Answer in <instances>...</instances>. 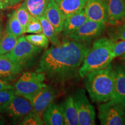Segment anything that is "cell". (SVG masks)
<instances>
[{"label": "cell", "mask_w": 125, "mask_h": 125, "mask_svg": "<svg viewBox=\"0 0 125 125\" xmlns=\"http://www.w3.org/2000/svg\"><path fill=\"white\" fill-rule=\"evenodd\" d=\"M64 38L60 46L53 45L43 53L37 69L54 85H64L79 79V69L91 48L90 43Z\"/></svg>", "instance_id": "6da1fadb"}, {"label": "cell", "mask_w": 125, "mask_h": 125, "mask_svg": "<svg viewBox=\"0 0 125 125\" xmlns=\"http://www.w3.org/2000/svg\"><path fill=\"white\" fill-rule=\"evenodd\" d=\"M83 78L85 88L93 103L100 104L113 99L115 75L112 62L104 68L89 73Z\"/></svg>", "instance_id": "7a4b0ae2"}, {"label": "cell", "mask_w": 125, "mask_h": 125, "mask_svg": "<svg viewBox=\"0 0 125 125\" xmlns=\"http://www.w3.org/2000/svg\"><path fill=\"white\" fill-rule=\"evenodd\" d=\"M114 41L105 37H101L93 42V45L80 67V78L87 74L107 67L111 63L114 57L112 47Z\"/></svg>", "instance_id": "3957f363"}, {"label": "cell", "mask_w": 125, "mask_h": 125, "mask_svg": "<svg viewBox=\"0 0 125 125\" xmlns=\"http://www.w3.org/2000/svg\"><path fill=\"white\" fill-rule=\"evenodd\" d=\"M46 77L40 72L23 73L14 86L15 94L30 99L36 93L46 86L44 83Z\"/></svg>", "instance_id": "277c9868"}, {"label": "cell", "mask_w": 125, "mask_h": 125, "mask_svg": "<svg viewBox=\"0 0 125 125\" xmlns=\"http://www.w3.org/2000/svg\"><path fill=\"white\" fill-rule=\"evenodd\" d=\"M98 118L102 125H125V108L114 100L98 104Z\"/></svg>", "instance_id": "5b68a950"}, {"label": "cell", "mask_w": 125, "mask_h": 125, "mask_svg": "<svg viewBox=\"0 0 125 125\" xmlns=\"http://www.w3.org/2000/svg\"><path fill=\"white\" fill-rule=\"evenodd\" d=\"M42 49V48L30 43L24 35H21L18 38V42L15 48L8 53L3 56H5L16 64L24 67L38 55Z\"/></svg>", "instance_id": "8992f818"}, {"label": "cell", "mask_w": 125, "mask_h": 125, "mask_svg": "<svg viewBox=\"0 0 125 125\" xmlns=\"http://www.w3.org/2000/svg\"><path fill=\"white\" fill-rule=\"evenodd\" d=\"M107 28V23L87 19L67 38L83 43H91L101 37Z\"/></svg>", "instance_id": "52a82bcc"}, {"label": "cell", "mask_w": 125, "mask_h": 125, "mask_svg": "<svg viewBox=\"0 0 125 125\" xmlns=\"http://www.w3.org/2000/svg\"><path fill=\"white\" fill-rule=\"evenodd\" d=\"M80 125H94L96 122V113L90 103L85 90L78 88L73 96Z\"/></svg>", "instance_id": "ba28073f"}, {"label": "cell", "mask_w": 125, "mask_h": 125, "mask_svg": "<svg viewBox=\"0 0 125 125\" xmlns=\"http://www.w3.org/2000/svg\"><path fill=\"white\" fill-rule=\"evenodd\" d=\"M32 111V107L29 100L15 94L9 104L0 110V112L5 114L13 124H20L24 117Z\"/></svg>", "instance_id": "9c48e42d"}, {"label": "cell", "mask_w": 125, "mask_h": 125, "mask_svg": "<svg viewBox=\"0 0 125 125\" xmlns=\"http://www.w3.org/2000/svg\"><path fill=\"white\" fill-rule=\"evenodd\" d=\"M59 96V92L57 89L51 85H46L29 100L32 107V111L42 116L46 108Z\"/></svg>", "instance_id": "30bf717a"}, {"label": "cell", "mask_w": 125, "mask_h": 125, "mask_svg": "<svg viewBox=\"0 0 125 125\" xmlns=\"http://www.w3.org/2000/svg\"><path fill=\"white\" fill-rule=\"evenodd\" d=\"M84 10L88 19L107 23L108 0H88Z\"/></svg>", "instance_id": "8fae6325"}, {"label": "cell", "mask_w": 125, "mask_h": 125, "mask_svg": "<svg viewBox=\"0 0 125 125\" xmlns=\"http://www.w3.org/2000/svg\"><path fill=\"white\" fill-rule=\"evenodd\" d=\"M115 92L113 100L122 104L125 108V66L118 64L114 67Z\"/></svg>", "instance_id": "7c38bea8"}, {"label": "cell", "mask_w": 125, "mask_h": 125, "mask_svg": "<svg viewBox=\"0 0 125 125\" xmlns=\"http://www.w3.org/2000/svg\"><path fill=\"white\" fill-rule=\"evenodd\" d=\"M125 20V0H108V21L109 26Z\"/></svg>", "instance_id": "4fadbf2b"}, {"label": "cell", "mask_w": 125, "mask_h": 125, "mask_svg": "<svg viewBox=\"0 0 125 125\" xmlns=\"http://www.w3.org/2000/svg\"><path fill=\"white\" fill-rule=\"evenodd\" d=\"M44 16L51 23L59 34L62 33L65 18L55 0H50L45 10Z\"/></svg>", "instance_id": "5bb4252c"}, {"label": "cell", "mask_w": 125, "mask_h": 125, "mask_svg": "<svg viewBox=\"0 0 125 125\" xmlns=\"http://www.w3.org/2000/svg\"><path fill=\"white\" fill-rule=\"evenodd\" d=\"M65 125H78L79 120L75 106L73 96H69L65 98L59 105Z\"/></svg>", "instance_id": "9a60e30c"}, {"label": "cell", "mask_w": 125, "mask_h": 125, "mask_svg": "<svg viewBox=\"0 0 125 125\" xmlns=\"http://www.w3.org/2000/svg\"><path fill=\"white\" fill-rule=\"evenodd\" d=\"M87 19L84 9L81 12L65 18L61 34L63 37L67 38L75 32Z\"/></svg>", "instance_id": "2e32d148"}, {"label": "cell", "mask_w": 125, "mask_h": 125, "mask_svg": "<svg viewBox=\"0 0 125 125\" xmlns=\"http://www.w3.org/2000/svg\"><path fill=\"white\" fill-rule=\"evenodd\" d=\"M88 0H55L65 19L81 12Z\"/></svg>", "instance_id": "e0dca14e"}, {"label": "cell", "mask_w": 125, "mask_h": 125, "mask_svg": "<svg viewBox=\"0 0 125 125\" xmlns=\"http://www.w3.org/2000/svg\"><path fill=\"white\" fill-rule=\"evenodd\" d=\"M42 118L45 125H64V120L59 105L53 101L43 111Z\"/></svg>", "instance_id": "ac0fdd59"}, {"label": "cell", "mask_w": 125, "mask_h": 125, "mask_svg": "<svg viewBox=\"0 0 125 125\" xmlns=\"http://www.w3.org/2000/svg\"><path fill=\"white\" fill-rule=\"evenodd\" d=\"M23 67L16 64L5 56H0V78H13L21 73Z\"/></svg>", "instance_id": "d6986e66"}, {"label": "cell", "mask_w": 125, "mask_h": 125, "mask_svg": "<svg viewBox=\"0 0 125 125\" xmlns=\"http://www.w3.org/2000/svg\"><path fill=\"white\" fill-rule=\"evenodd\" d=\"M38 19L41 24L42 32L48 38L49 42L54 46H60L61 42L58 35L59 34L57 33L53 26L45 18L44 15L40 17Z\"/></svg>", "instance_id": "ffe728a7"}, {"label": "cell", "mask_w": 125, "mask_h": 125, "mask_svg": "<svg viewBox=\"0 0 125 125\" xmlns=\"http://www.w3.org/2000/svg\"><path fill=\"white\" fill-rule=\"evenodd\" d=\"M50 0H24L29 12L32 16L40 18L44 15Z\"/></svg>", "instance_id": "44dd1931"}, {"label": "cell", "mask_w": 125, "mask_h": 125, "mask_svg": "<svg viewBox=\"0 0 125 125\" xmlns=\"http://www.w3.org/2000/svg\"><path fill=\"white\" fill-rule=\"evenodd\" d=\"M5 31L12 34L17 38H19L25 33L24 29L17 18L15 10L8 16V19L6 24Z\"/></svg>", "instance_id": "7402d4cb"}, {"label": "cell", "mask_w": 125, "mask_h": 125, "mask_svg": "<svg viewBox=\"0 0 125 125\" xmlns=\"http://www.w3.org/2000/svg\"><path fill=\"white\" fill-rule=\"evenodd\" d=\"M18 38L4 30L0 39V56L8 53L15 48Z\"/></svg>", "instance_id": "603a6c76"}, {"label": "cell", "mask_w": 125, "mask_h": 125, "mask_svg": "<svg viewBox=\"0 0 125 125\" xmlns=\"http://www.w3.org/2000/svg\"><path fill=\"white\" fill-rule=\"evenodd\" d=\"M108 38L114 41L125 40V20L119 24L109 26L107 30Z\"/></svg>", "instance_id": "cb8c5ba5"}, {"label": "cell", "mask_w": 125, "mask_h": 125, "mask_svg": "<svg viewBox=\"0 0 125 125\" xmlns=\"http://www.w3.org/2000/svg\"><path fill=\"white\" fill-rule=\"evenodd\" d=\"M26 40L31 44L42 49H46L49 43V40L43 32L33 34L25 36Z\"/></svg>", "instance_id": "d4e9b609"}, {"label": "cell", "mask_w": 125, "mask_h": 125, "mask_svg": "<svg viewBox=\"0 0 125 125\" xmlns=\"http://www.w3.org/2000/svg\"><path fill=\"white\" fill-rule=\"evenodd\" d=\"M15 12L17 18L23 27L25 32L26 26H27V23H29L30 20L31 19L32 15L28 10L24 2L21 3L19 7L16 9Z\"/></svg>", "instance_id": "484cf974"}, {"label": "cell", "mask_w": 125, "mask_h": 125, "mask_svg": "<svg viewBox=\"0 0 125 125\" xmlns=\"http://www.w3.org/2000/svg\"><path fill=\"white\" fill-rule=\"evenodd\" d=\"M19 125H45L42 118L35 113L33 111L26 115Z\"/></svg>", "instance_id": "4316f807"}, {"label": "cell", "mask_w": 125, "mask_h": 125, "mask_svg": "<svg viewBox=\"0 0 125 125\" xmlns=\"http://www.w3.org/2000/svg\"><path fill=\"white\" fill-rule=\"evenodd\" d=\"M42 32L41 24L38 18L32 16L27 23L25 30V33L38 34Z\"/></svg>", "instance_id": "83f0119b"}, {"label": "cell", "mask_w": 125, "mask_h": 125, "mask_svg": "<svg viewBox=\"0 0 125 125\" xmlns=\"http://www.w3.org/2000/svg\"><path fill=\"white\" fill-rule=\"evenodd\" d=\"M15 96V89L0 90V110L6 107Z\"/></svg>", "instance_id": "f1b7e54d"}, {"label": "cell", "mask_w": 125, "mask_h": 125, "mask_svg": "<svg viewBox=\"0 0 125 125\" xmlns=\"http://www.w3.org/2000/svg\"><path fill=\"white\" fill-rule=\"evenodd\" d=\"M125 54V40L115 41L112 47V54L114 58L121 57Z\"/></svg>", "instance_id": "f546056e"}, {"label": "cell", "mask_w": 125, "mask_h": 125, "mask_svg": "<svg viewBox=\"0 0 125 125\" xmlns=\"http://www.w3.org/2000/svg\"><path fill=\"white\" fill-rule=\"evenodd\" d=\"M14 86L9 84L7 81L0 79V90L5 89H13Z\"/></svg>", "instance_id": "4dcf8cb0"}, {"label": "cell", "mask_w": 125, "mask_h": 125, "mask_svg": "<svg viewBox=\"0 0 125 125\" xmlns=\"http://www.w3.org/2000/svg\"><path fill=\"white\" fill-rule=\"evenodd\" d=\"M21 1H22V0H8L9 7H14V6L19 4Z\"/></svg>", "instance_id": "1f68e13d"}, {"label": "cell", "mask_w": 125, "mask_h": 125, "mask_svg": "<svg viewBox=\"0 0 125 125\" xmlns=\"http://www.w3.org/2000/svg\"><path fill=\"white\" fill-rule=\"evenodd\" d=\"M4 19L3 18L0 19V39L2 37L4 32Z\"/></svg>", "instance_id": "d6a6232c"}, {"label": "cell", "mask_w": 125, "mask_h": 125, "mask_svg": "<svg viewBox=\"0 0 125 125\" xmlns=\"http://www.w3.org/2000/svg\"><path fill=\"white\" fill-rule=\"evenodd\" d=\"M0 3H1L5 9L7 8H8V0H0Z\"/></svg>", "instance_id": "836d02e7"}, {"label": "cell", "mask_w": 125, "mask_h": 125, "mask_svg": "<svg viewBox=\"0 0 125 125\" xmlns=\"http://www.w3.org/2000/svg\"><path fill=\"white\" fill-rule=\"evenodd\" d=\"M5 123H6L5 119L4 117L0 114V125H5Z\"/></svg>", "instance_id": "e575fe53"}, {"label": "cell", "mask_w": 125, "mask_h": 125, "mask_svg": "<svg viewBox=\"0 0 125 125\" xmlns=\"http://www.w3.org/2000/svg\"><path fill=\"white\" fill-rule=\"evenodd\" d=\"M3 16H4V14H3L2 10H0V19L3 18Z\"/></svg>", "instance_id": "d590c367"}, {"label": "cell", "mask_w": 125, "mask_h": 125, "mask_svg": "<svg viewBox=\"0 0 125 125\" xmlns=\"http://www.w3.org/2000/svg\"><path fill=\"white\" fill-rule=\"evenodd\" d=\"M5 9V8L4 7V6L2 5L1 3H0V10H3V9Z\"/></svg>", "instance_id": "8d00e7d4"}, {"label": "cell", "mask_w": 125, "mask_h": 125, "mask_svg": "<svg viewBox=\"0 0 125 125\" xmlns=\"http://www.w3.org/2000/svg\"><path fill=\"white\" fill-rule=\"evenodd\" d=\"M121 59H122V60H125V54H123V55H122V56H121Z\"/></svg>", "instance_id": "74e56055"}, {"label": "cell", "mask_w": 125, "mask_h": 125, "mask_svg": "<svg viewBox=\"0 0 125 125\" xmlns=\"http://www.w3.org/2000/svg\"><path fill=\"white\" fill-rule=\"evenodd\" d=\"M123 64H124V65H125V63Z\"/></svg>", "instance_id": "f35d334b"}]
</instances>
